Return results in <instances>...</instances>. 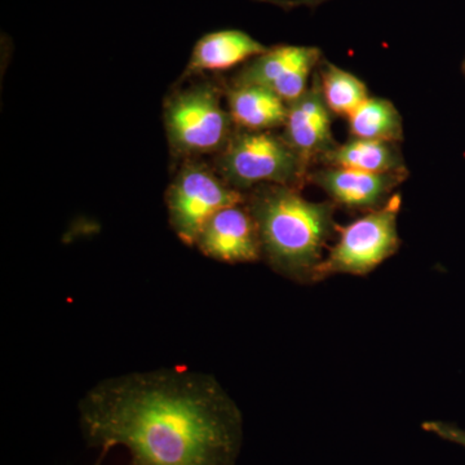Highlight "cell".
<instances>
[{"instance_id": "cell-5", "label": "cell", "mask_w": 465, "mask_h": 465, "mask_svg": "<svg viewBox=\"0 0 465 465\" xmlns=\"http://www.w3.org/2000/svg\"><path fill=\"white\" fill-rule=\"evenodd\" d=\"M164 127L176 155L220 153L232 136V116L213 84H195L173 92L164 104Z\"/></svg>"}, {"instance_id": "cell-18", "label": "cell", "mask_w": 465, "mask_h": 465, "mask_svg": "<svg viewBox=\"0 0 465 465\" xmlns=\"http://www.w3.org/2000/svg\"><path fill=\"white\" fill-rule=\"evenodd\" d=\"M463 74L465 75V58H464V61H463Z\"/></svg>"}, {"instance_id": "cell-4", "label": "cell", "mask_w": 465, "mask_h": 465, "mask_svg": "<svg viewBox=\"0 0 465 465\" xmlns=\"http://www.w3.org/2000/svg\"><path fill=\"white\" fill-rule=\"evenodd\" d=\"M402 206L400 194L365 216L338 225V240L326 258L317 266L314 282L336 274L366 275L400 250L399 215Z\"/></svg>"}, {"instance_id": "cell-3", "label": "cell", "mask_w": 465, "mask_h": 465, "mask_svg": "<svg viewBox=\"0 0 465 465\" xmlns=\"http://www.w3.org/2000/svg\"><path fill=\"white\" fill-rule=\"evenodd\" d=\"M217 173L232 188L284 185L300 188L308 182V164L283 136L269 131L232 134L216 159Z\"/></svg>"}, {"instance_id": "cell-14", "label": "cell", "mask_w": 465, "mask_h": 465, "mask_svg": "<svg viewBox=\"0 0 465 465\" xmlns=\"http://www.w3.org/2000/svg\"><path fill=\"white\" fill-rule=\"evenodd\" d=\"M349 131L356 139L399 143L403 139L402 116L390 100L369 97L348 116Z\"/></svg>"}, {"instance_id": "cell-10", "label": "cell", "mask_w": 465, "mask_h": 465, "mask_svg": "<svg viewBox=\"0 0 465 465\" xmlns=\"http://www.w3.org/2000/svg\"><path fill=\"white\" fill-rule=\"evenodd\" d=\"M283 125L284 140L308 166L338 145L333 142L331 112L324 103L318 75L302 96L289 104Z\"/></svg>"}, {"instance_id": "cell-15", "label": "cell", "mask_w": 465, "mask_h": 465, "mask_svg": "<svg viewBox=\"0 0 465 465\" xmlns=\"http://www.w3.org/2000/svg\"><path fill=\"white\" fill-rule=\"evenodd\" d=\"M318 81L327 108L336 115L348 118L370 97L366 84L358 76L333 64H322Z\"/></svg>"}, {"instance_id": "cell-13", "label": "cell", "mask_w": 465, "mask_h": 465, "mask_svg": "<svg viewBox=\"0 0 465 465\" xmlns=\"http://www.w3.org/2000/svg\"><path fill=\"white\" fill-rule=\"evenodd\" d=\"M318 161L326 167L351 168L365 173H387L406 171L397 143L356 139L336 145Z\"/></svg>"}, {"instance_id": "cell-6", "label": "cell", "mask_w": 465, "mask_h": 465, "mask_svg": "<svg viewBox=\"0 0 465 465\" xmlns=\"http://www.w3.org/2000/svg\"><path fill=\"white\" fill-rule=\"evenodd\" d=\"M246 201L219 173L202 163L189 162L168 186L166 204L171 228L179 240L195 247L204 224L223 208Z\"/></svg>"}, {"instance_id": "cell-1", "label": "cell", "mask_w": 465, "mask_h": 465, "mask_svg": "<svg viewBox=\"0 0 465 465\" xmlns=\"http://www.w3.org/2000/svg\"><path fill=\"white\" fill-rule=\"evenodd\" d=\"M79 424L101 460L122 446L130 465H235L243 439L237 403L215 376L186 367L97 382L78 403Z\"/></svg>"}, {"instance_id": "cell-2", "label": "cell", "mask_w": 465, "mask_h": 465, "mask_svg": "<svg viewBox=\"0 0 465 465\" xmlns=\"http://www.w3.org/2000/svg\"><path fill=\"white\" fill-rule=\"evenodd\" d=\"M262 242V259L275 273L313 283L327 241L338 229L332 202H313L299 188L262 185L246 197Z\"/></svg>"}, {"instance_id": "cell-16", "label": "cell", "mask_w": 465, "mask_h": 465, "mask_svg": "<svg viewBox=\"0 0 465 465\" xmlns=\"http://www.w3.org/2000/svg\"><path fill=\"white\" fill-rule=\"evenodd\" d=\"M423 430L428 433H432L440 439L449 440V442L455 443V445L461 446L465 449V430H461L454 423H446V421L430 420L424 421L421 424Z\"/></svg>"}, {"instance_id": "cell-8", "label": "cell", "mask_w": 465, "mask_h": 465, "mask_svg": "<svg viewBox=\"0 0 465 465\" xmlns=\"http://www.w3.org/2000/svg\"><path fill=\"white\" fill-rule=\"evenodd\" d=\"M195 247L207 258L226 264L262 259L258 225L246 201L223 208L211 217L198 235Z\"/></svg>"}, {"instance_id": "cell-11", "label": "cell", "mask_w": 465, "mask_h": 465, "mask_svg": "<svg viewBox=\"0 0 465 465\" xmlns=\"http://www.w3.org/2000/svg\"><path fill=\"white\" fill-rule=\"evenodd\" d=\"M268 50L241 30H219L204 34L193 48L185 76L203 72H224L252 60Z\"/></svg>"}, {"instance_id": "cell-7", "label": "cell", "mask_w": 465, "mask_h": 465, "mask_svg": "<svg viewBox=\"0 0 465 465\" xmlns=\"http://www.w3.org/2000/svg\"><path fill=\"white\" fill-rule=\"evenodd\" d=\"M320 61V48L277 45L252 58L232 84L262 85L291 104L308 90L309 78Z\"/></svg>"}, {"instance_id": "cell-17", "label": "cell", "mask_w": 465, "mask_h": 465, "mask_svg": "<svg viewBox=\"0 0 465 465\" xmlns=\"http://www.w3.org/2000/svg\"><path fill=\"white\" fill-rule=\"evenodd\" d=\"M324 2H329V0H284V2H278V0H274V3H278V5H282L284 7H299V5H307V7H317V5H322Z\"/></svg>"}, {"instance_id": "cell-12", "label": "cell", "mask_w": 465, "mask_h": 465, "mask_svg": "<svg viewBox=\"0 0 465 465\" xmlns=\"http://www.w3.org/2000/svg\"><path fill=\"white\" fill-rule=\"evenodd\" d=\"M232 124L244 131H269L283 125L289 104L269 88L232 84L226 94Z\"/></svg>"}, {"instance_id": "cell-9", "label": "cell", "mask_w": 465, "mask_h": 465, "mask_svg": "<svg viewBox=\"0 0 465 465\" xmlns=\"http://www.w3.org/2000/svg\"><path fill=\"white\" fill-rule=\"evenodd\" d=\"M406 171L375 173L342 167H324L308 173V182L322 189L335 206L351 211L378 210L391 200V192L405 182Z\"/></svg>"}]
</instances>
